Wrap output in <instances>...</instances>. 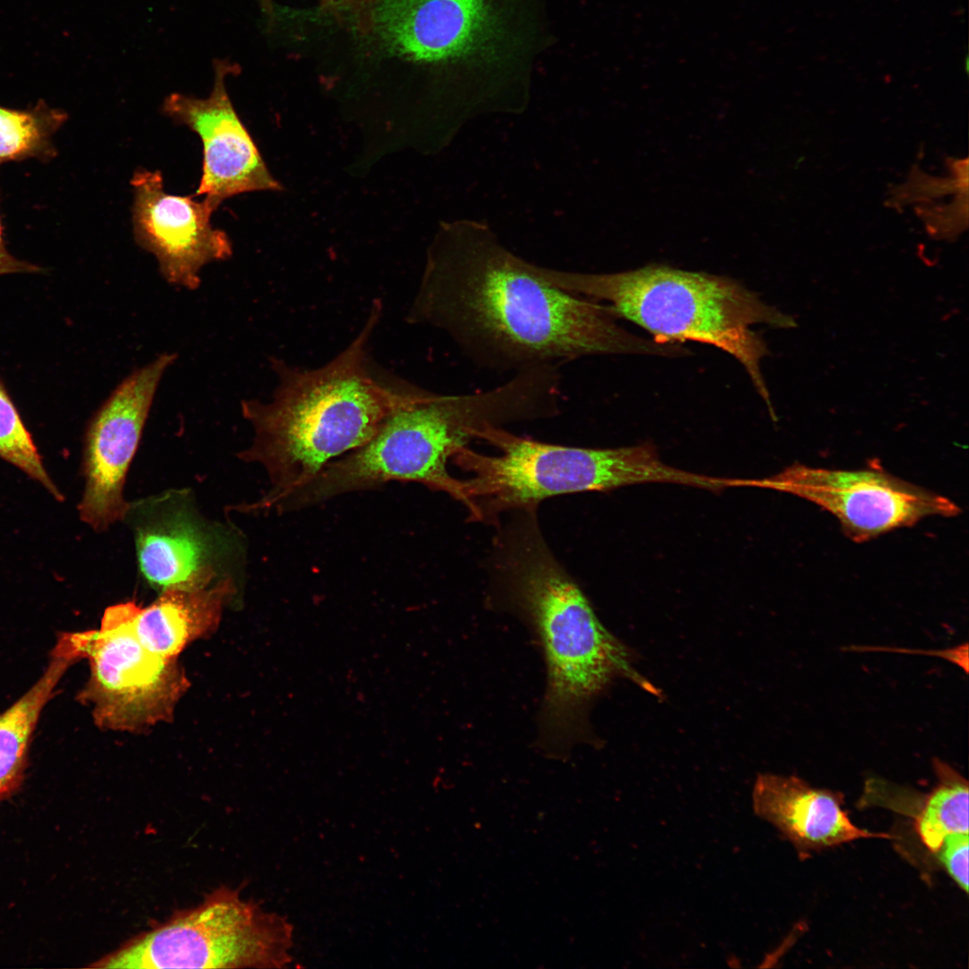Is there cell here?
Returning a JSON list of instances; mask_svg holds the SVG:
<instances>
[{
  "mask_svg": "<svg viewBox=\"0 0 969 969\" xmlns=\"http://www.w3.org/2000/svg\"><path fill=\"white\" fill-rule=\"evenodd\" d=\"M2 230L3 229L0 217V271L20 266V265H18L16 261L9 256V254L4 249Z\"/></svg>",
  "mask_w": 969,
  "mask_h": 969,
  "instance_id": "22",
  "label": "cell"
},
{
  "mask_svg": "<svg viewBox=\"0 0 969 969\" xmlns=\"http://www.w3.org/2000/svg\"><path fill=\"white\" fill-rule=\"evenodd\" d=\"M292 946L285 918L222 886L88 967L282 968L292 960Z\"/></svg>",
  "mask_w": 969,
  "mask_h": 969,
  "instance_id": "7",
  "label": "cell"
},
{
  "mask_svg": "<svg viewBox=\"0 0 969 969\" xmlns=\"http://www.w3.org/2000/svg\"><path fill=\"white\" fill-rule=\"evenodd\" d=\"M502 0H380L375 24L388 50L436 65L489 67L518 55Z\"/></svg>",
  "mask_w": 969,
  "mask_h": 969,
  "instance_id": "9",
  "label": "cell"
},
{
  "mask_svg": "<svg viewBox=\"0 0 969 969\" xmlns=\"http://www.w3.org/2000/svg\"><path fill=\"white\" fill-rule=\"evenodd\" d=\"M134 189L132 220L135 242L152 253L169 284L188 290L200 286V271L214 261L229 259L232 245L227 233L211 223L214 211L194 196L167 193L159 170L139 168Z\"/></svg>",
  "mask_w": 969,
  "mask_h": 969,
  "instance_id": "12",
  "label": "cell"
},
{
  "mask_svg": "<svg viewBox=\"0 0 969 969\" xmlns=\"http://www.w3.org/2000/svg\"><path fill=\"white\" fill-rule=\"evenodd\" d=\"M755 813L774 825L800 854L862 838H891L854 825L841 793L811 787L796 776L760 774L753 789Z\"/></svg>",
  "mask_w": 969,
  "mask_h": 969,
  "instance_id": "15",
  "label": "cell"
},
{
  "mask_svg": "<svg viewBox=\"0 0 969 969\" xmlns=\"http://www.w3.org/2000/svg\"><path fill=\"white\" fill-rule=\"evenodd\" d=\"M0 456L40 482L53 495L60 493L48 477L32 440L0 386Z\"/></svg>",
  "mask_w": 969,
  "mask_h": 969,
  "instance_id": "20",
  "label": "cell"
},
{
  "mask_svg": "<svg viewBox=\"0 0 969 969\" xmlns=\"http://www.w3.org/2000/svg\"><path fill=\"white\" fill-rule=\"evenodd\" d=\"M536 509L514 511L496 541L493 569L503 604L530 625L542 648L547 677L540 740L561 753L588 738L589 705L614 678L657 691L546 545Z\"/></svg>",
  "mask_w": 969,
  "mask_h": 969,
  "instance_id": "2",
  "label": "cell"
},
{
  "mask_svg": "<svg viewBox=\"0 0 969 969\" xmlns=\"http://www.w3.org/2000/svg\"><path fill=\"white\" fill-rule=\"evenodd\" d=\"M380 312V301H375L358 336L322 367L301 370L271 360L278 377L272 399L240 404L254 438L239 455L265 468L270 488L240 510H275L327 463L367 443L384 420L418 391L389 388L369 370L368 342Z\"/></svg>",
  "mask_w": 969,
  "mask_h": 969,
  "instance_id": "3",
  "label": "cell"
},
{
  "mask_svg": "<svg viewBox=\"0 0 969 969\" xmlns=\"http://www.w3.org/2000/svg\"><path fill=\"white\" fill-rule=\"evenodd\" d=\"M938 781L924 799L916 816V828L923 844L936 852L943 840L954 834L969 832L968 781L946 762H932Z\"/></svg>",
  "mask_w": 969,
  "mask_h": 969,
  "instance_id": "18",
  "label": "cell"
},
{
  "mask_svg": "<svg viewBox=\"0 0 969 969\" xmlns=\"http://www.w3.org/2000/svg\"><path fill=\"white\" fill-rule=\"evenodd\" d=\"M552 402L550 386L536 369L515 372L501 386L471 394L418 389L367 443L327 463L283 500L277 511L303 509L391 481L420 483L464 503L462 480L450 474L449 460L486 426L547 418Z\"/></svg>",
  "mask_w": 969,
  "mask_h": 969,
  "instance_id": "4",
  "label": "cell"
},
{
  "mask_svg": "<svg viewBox=\"0 0 969 969\" xmlns=\"http://www.w3.org/2000/svg\"><path fill=\"white\" fill-rule=\"evenodd\" d=\"M543 282L572 294L606 301L615 317L648 331L661 344L693 341L733 356L772 412L761 371L768 349L754 325L794 326L792 319L728 278L703 272L649 265L634 270L587 274L533 266Z\"/></svg>",
  "mask_w": 969,
  "mask_h": 969,
  "instance_id": "5",
  "label": "cell"
},
{
  "mask_svg": "<svg viewBox=\"0 0 969 969\" xmlns=\"http://www.w3.org/2000/svg\"><path fill=\"white\" fill-rule=\"evenodd\" d=\"M162 353L128 374L96 414L86 437L85 489L79 505L84 522L102 531L127 517L124 484L158 386L176 362Z\"/></svg>",
  "mask_w": 969,
  "mask_h": 969,
  "instance_id": "11",
  "label": "cell"
},
{
  "mask_svg": "<svg viewBox=\"0 0 969 969\" xmlns=\"http://www.w3.org/2000/svg\"><path fill=\"white\" fill-rule=\"evenodd\" d=\"M135 603L108 607L99 629L74 633L91 675L79 699L103 729L137 730L171 718L188 681L175 659L147 649L137 637Z\"/></svg>",
  "mask_w": 969,
  "mask_h": 969,
  "instance_id": "8",
  "label": "cell"
},
{
  "mask_svg": "<svg viewBox=\"0 0 969 969\" xmlns=\"http://www.w3.org/2000/svg\"><path fill=\"white\" fill-rule=\"evenodd\" d=\"M410 316L479 367L518 372L584 356L672 348L618 325L607 305L552 286L490 231L460 223L432 252Z\"/></svg>",
  "mask_w": 969,
  "mask_h": 969,
  "instance_id": "1",
  "label": "cell"
},
{
  "mask_svg": "<svg viewBox=\"0 0 969 969\" xmlns=\"http://www.w3.org/2000/svg\"><path fill=\"white\" fill-rule=\"evenodd\" d=\"M71 633H61L42 676L0 714V801L22 786L33 731L40 713L66 670L80 657Z\"/></svg>",
  "mask_w": 969,
  "mask_h": 969,
  "instance_id": "17",
  "label": "cell"
},
{
  "mask_svg": "<svg viewBox=\"0 0 969 969\" xmlns=\"http://www.w3.org/2000/svg\"><path fill=\"white\" fill-rule=\"evenodd\" d=\"M236 592L231 576L198 589H170L151 605L135 604L134 630L153 653L175 659L193 641L213 631Z\"/></svg>",
  "mask_w": 969,
  "mask_h": 969,
  "instance_id": "16",
  "label": "cell"
},
{
  "mask_svg": "<svg viewBox=\"0 0 969 969\" xmlns=\"http://www.w3.org/2000/svg\"><path fill=\"white\" fill-rule=\"evenodd\" d=\"M67 119V114L50 108L44 100L27 109L0 106V164L56 156L53 135Z\"/></svg>",
  "mask_w": 969,
  "mask_h": 969,
  "instance_id": "19",
  "label": "cell"
},
{
  "mask_svg": "<svg viewBox=\"0 0 969 969\" xmlns=\"http://www.w3.org/2000/svg\"><path fill=\"white\" fill-rule=\"evenodd\" d=\"M948 875L965 893L968 892V834H954L947 836L935 852Z\"/></svg>",
  "mask_w": 969,
  "mask_h": 969,
  "instance_id": "21",
  "label": "cell"
},
{
  "mask_svg": "<svg viewBox=\"0 0 969 969\" xmlns=\"http://www.w3.org/2000/svg\"><path fill=\"white\" fill-rule=\"evenodd\" d=\"M499 450L495 456L467 447L452 458L469 473L462 480L464 505L473 520L495 523L501 514L534 507L544 499L572 493L611 491L663 483L699 487L703 476L665 464L651 444L591 449L541 442L503 427L476 435Z\"/></svg>",
  "mask_w": 969,
  "mask_h": 969,
  "instance_id": "6",
  "label": "cell"
},
{
  "mask_svg": "<svg viewBox=\"0 0 969 969\" xmlns=\"http://www.w3.org/2000/svg\"><path fill=\"white\" fill-rule=\"evenodd\" d=\"M214 87L207 98L171 93L163 101L164 113L198 135L203 145L202 175L193 195L214 212L233 196L258 190H277L251 135L237 114L225 86L236 68L227 60L214 61Z\"/></svg>",
  "mask_w": 969,
  "mask_h": 969,
  "instance_id": "13",
  "label": "cell"
},
{
  "mask_svg": "<svg viewBox=\"0 0 969 969\" xmlns=\"http://www.w3.org/2000/svg\"><path fill=\"white\" fill-rule=\"evenodd\" d=\"M750 487L803 498L833 514L846 536L862 543L931 516L955 517L949 498L903 480L876 460L861 469L813 467L795 463L773 476L750 479Z\"/></svg>",
  "mask_w": 969,
  "mask_h": 969,
  "instance_id": "10",
  "label": "cell"
},
{
  "mask_svg": "<svg viewBox=\"0 0 969 969\" xmlns=\"http://www.w3.org/2000/svg\"><path fill=\"white\" fill-rule=\"evenodd\" d=\"M134 524L139 571L161 591L198 589L229 577L223 536L170 496L145 502Z\"/></svg>",
  "mask_w": 969,
  "mask_h": 969,
  "instance_id": "14",
  "label": "cell"
}]
</instances>
